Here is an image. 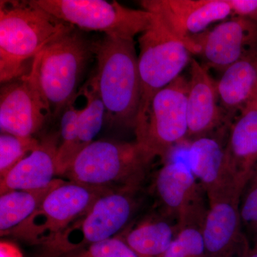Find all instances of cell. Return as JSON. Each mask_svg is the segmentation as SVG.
<instances>
[{"instance_id":"cell-28","label":"cell","mask_w":257,"mask_h":257,"mask_svg":"<svg viewBox=\"0 0 257 257\" xmlns=\"http://www.w3.org/2000/svg\"><path fill=\"white\" fill-rule=\"evenodd\" d=\"M162 257H192L188 249L175 237Z\"/></svg>"},{"instance_id":"cell-10","label":"cell","mask_w":257,"mask_h":257,"mask_svg":"<svg viewBox=\"0 0 257 257\" xmlns=\"http://www.w3.org/2000/svg\"><path fill=\"white\" fill-rule=\"evenodd\" d=\"M187 48L192 55L202 57L207 68L224 72L257 52V24L234 16L189 39Z\"/></svg>"},{"instance_id":"cell-4","label":"cell","mask_w":257,"mask_h":257,"mask_svg":"<svg viewBox=\"0 0 257 257\" xmlns=\"http://www.w3.org/2000/svg\"><path fill=\"white\" fill-rule=\"evenodd\" d=\"M152 160L136 141L99 140L82 150L62 176L92 188L131 190L140 183Z\"/></svg>"},{"instance_id":"cell-1","label":"cell","mask_w":257,"mask_h":257,"mask_svg":"<svg viewBox=\"0 0 257 257\" xmlns=\"http://www.w3.org/2000/svg\"><path fill=\"white\" fill-rule=\"evenodd\" d=\"M0 3V81L4 84L26 74L29 60L74 27L32 1Z\"/></svg>"},{"instance_id":"cell-15","label":"cell","mask_w":257,"mask_h":257,"mask_svg":"<svg viewBox=\"0 0 257 257\" xmlns=\"http://www.w3.org/2000/svg\"><path fill=\"white\" fill-rule=\"evenodd\" d=\"M225 152L233 178L243 190L257 163V93L231 126Z\"/></svg>"},{"instance_id":"cell-25","label":"cell","mask_w":257,"mask_h":257,"mask_svg":"<svg viewBox=\"0 0 257 257\" xmlns=\"http://www.w3.org/2000/svg\"><path fill=\"white\" fill-rule=\"evenodd\" d=\"M74 101H72L69 103L62 114L60 135L61 142L57 150L56 160L62 157L68 150L75 138L76 130L82 109H76L74 106Z\"/></svg>"},{"instance_id":"cell-3","label":"cell","mask_w":257,"mask_h":257,"mask_svg":"<svg viewBox=\"0 0 257 257\" xmlns=\"http://www.w3.org/2000/svg\"><path fill=\"white\" fill-rule=\"evenodd\" d=\"M97 66L92 76L110 124L135 127L141 85L134 40L105 35L94 42Z\"/></svg>"},{"instance_id":"cell-11","label":"cell","mask_w":257,"mask_h":257,"mask_svg":"<svg viewBox=\"0 0 257 257\" xmlns=\"http://www.w3.org/2000/svg\"><path fill=\"white\" fill-rule=\"evenodd\" d=\"M140 5L187 47L189 39L231 15L226 0H143Z\"/></svg>"},{"instance_id":"cell-20","label":"cell","mask_w":257,"mask_h":257,"mask_svg":"<svg viewBox=\"0 0 257 257\" xmlns=\"http://www.w3.org/2000/svg\"><path fill=\"white\" fill-rule=\"evenodd\" d=\"M85 97L87 104L79 116L73 143L67 152L56 160L57 176H62L74 159L93 140L101 130L105 119V109L92 77L79 91Z\"/></svg>"},{"instance_id":"cell-27","label":"cell","mask_w":257,"mask_h":257,"mask_svg":"<svg viewBox=\"0 0 257 257\" xmlns=\"http://www.w3.org/2000/svg\"><path fill=\"white\" fill-rule=\"evenodd\" d=\"M231 15L257 24V0H226Z\"/></svg>"},{"instance_id":"cell-26","label":"cell","mask_w":257,"mask_h":257,"mask_svg":"<svg viewBox=\"0 0 257 257\" xmlns=\"http://www.w3.org/2000/svg\"><path fill=\"white\" fill-rule=\"evenodd\" d=\"M245 189L242 202L240 204L241 221L257 226V163Z\"/></svg>"},{"instance_id":"cell-9","label":"cell","mask_w":257,"mask_h":257,"mask_svg":"<svg viewBox=\"0 0 257 257\" xmlns=\"http://www.w3.org/2000/svg\"><path fill=\"white\" fill-rule=\"evenodd\" d=\"M187 92L188 79L180 75L155 94L143 122L135 128L137 143L152 159L165 158L188 136Z\"/></svg>"},{"instance_id":"cell-13","label":"cell","mask_w":257,"mask_h":257,"mask_svg":"<svg viewBox=\"0 0 257 257\" xmlns=\"http://www.w3.org/2000/svg\"><path fill=\"white\" fill-rule=\"evenodd\" d=\"M188 136L195 139L208 136L224 120L217 82L211 78L208 68L197 60L190 62V78L187 96Z\"/></svg>"},{"instance_id":"cell-17","label":"cell","mask_w":257,"mask_h":257,"mask_svg":"<svg viewBox=\"0 0 257 257\" xmlns=\"http://www.w3.org/2000/svg\"><path fill=\"white\" fill-rule=\"evenodd\" d=\"M242 192L231 191L209 200L202 228L206 250L219 254L238 241L241 236L240 199Z\"/></svg>"},{"instance_id":"cell-29","label":"cell","mask_w":257,"mask_h":257,"mask_svg":"<svg viewBox=\"0 0 257 257\" xmlns=\"http://www.w3.org/2000/svg\"><path fill=\"white\" fill-rule=\"evenodd\" d=\"M0 257H23V255L15 243L8 241H1Z\"/></svg>"},{"instance_id":"cell-21","label":"cell","mask_w":257,"mask_h":257,"mask_svg":"<svg viewBox=\"0 0 257 257\" xmlns=\"http://www.w3.org/2000/svg\"><path fill=\"white\" fill-rule=\"evenodd\" d=\"M55 179L45 188L35 190L12 191L0 197V231L1 236L28 219L38 209L44 199L54 189L64 183Z\"/></svg>"},{"instance_id":"cell-19","label":"cell","mask_w":257,"mask_h":257,"mask_svg":"<svg viewBox=\"0 0 257 257\" xmlns=\"http://www.w3.org/2000/svg\"><path fill=\"white\" fill-rule=\"evenodd\" d=\"M217 89L225 114L240 112L257 93V52L225 69Z\"/></svg>"},{"instance_id":"cell-22","label":"cell","mask_w":257,"mask_h":257,"mask_svg":"<svg viewBox=\"0 0 257 257\" xmlns=\"http://www.w3.org/2000/svg\"><path fill=\"white\" fill-rule=\"evenodd\" d=\"M168 223L147 221L128 231L123 239L135 252L143 257H162L175 239Z\"/></svg>"},{"instance_id":"cell-18","label":"cell","mask_w":257,"mask_h":257,"mask_svg":"<svg viewBox=\"0 0 257 257\" xmlns=\"http://www.w3.org/2000/svg\"><path fill=\"white\" fill-rule=\"evenodd\" d=\"M197 180L188 164L182 161L168 162L157 175L159 197L168 209L178 214L181 222L184 224L198 202Z\"/></svg>"},{"instance_id":"cell-23","label":"cell","mask_w":257,"mask_h":257,"mask_svg":"<svg viewBox=\"0 0 257 257\" xmlns=\"http://www.w3.org/2000/svg\"><path fill=\"white\" fill-rule=\"evenodd\" d=\"M33 137L23 138L8 133L0 135V180L40 145Z\"/></svg>"},{"instance_id":"cell-7","label":"cell","mask_w":257,"mask_h":257,"mask_svg":"<svg viewBox=\"0 0 257 257\" xmlns=\"http://www.w3.org/2000/svg\"><path fill=\"white\" fill-rule=\"evenodd\" d=\"M130 191H114L101 196L86 214L42 246L40 257L71 256L94 243L114 237L133 213Z\"/></svg>"},{"instance_id":"cell-14","label":"cell","mask_w":257,"mask_h":257,"mask_svg":"<svg viewBox=\"0 0 257 257\" xmlns=\"http://www.w3.org/2000/svg\"><path fill=\"white\" fill-rule=\"evenodd\" d=\"M187 164L205 189L209 200L231 191H243L230 172L224 147L215 138L195 139L189 147Z\"/></svg>"},{"instance_id":"cell-5","label":"cell","mask_w":257,"mask_h":257,"mask_svg":"<svg viewBox=\"0 0 257 257\" xmlns=\"http://www.w3.org/2000/svg\"><path fill=\"white\" fill-rule=\"evenodd\" d=\"M138 41L141 99L135 128L143 122L155 94L179 77L192 60L185 43L174 36L156 15Z\"/></svg>"},{"instance_id":"cell-2","label":"cell","mask_w":257,"mask_h":257,"mask_svg":"<svg viewBox=\"0 0 257 257\" xmlns=\"http://www.w3.org/2000/svg\"><path fill=\"white\" fill-rule=\"evenodd\" d=\"M94 55V42L75 28L52 40L35 57L28 74L40 92L51 117L75 101L77 88Z\"/></svg>"},{"instance_id":"cell-6","label":"cell","mask_w":257,"mask_h":257,"mask_svg":"<svg viewBox=\"0 0 257 257\" xmlns=\"http://www.w3.org/2000/svg\"><path fill=\"white\" fill-rule=\"evenodd\" d=\"M52 16L82 30L132 39L151 27L155 15L145 10H133L102 0H32Z\"/></svg>"},{"instance_id":"cell-30","label":"cell","mask_w":257,"mask_h":257,"mask_svg":"<svg viewBox=\"0 0 257 257\" xmlns=\"http://www.w3.org/2000/svg\"><path fill=\"white\" fill-rule=\"evenodd\" d=\"M249 257H257V253H253V254L251 255V256Z\"/></svg>"},{"instance_id":"cell-16","label":"cell","mask_w":257,"mask_h":257,"mask_svg":"<svg viewBox=\"0 0 257 257\" xmlns=\"http://www.w3.org/2000/svg\"><path fill=\"white\" fill-rule=\"evenodd\" d=\"M60 135L47 137L35 151L23 159L0 182L2 194L12 191L45 188L55 180Z\"/></svg>"},{"instance_id":"cell-8","label":"cell","mask_w":257,"mask_h":257,"mask_svg":"<svg viewBox=\"0 0 257 257\" xmlns=\"http://www.w3.org/2000/svg\"><path fill=\"white\" fill-rule=\"evenodd\" d=\"M109 192L65 182L52 191L28 219L3 236L43 246L86 214L99 197Z\"/></svg>"},{"instance_id":"cell-24","label":"cell","mask_w":257,"mask_h":257,"mask_svg":"<svg viewBox=\"0 0 257 257\" xmlns=\"http://www.w3.org/2000/svg\"><path fill=\"white\" fill-rule=\"evenodd\" d=\"M69 257H143L130 247L123 238L114 236L94 243Z\"/></svg>"},{"instance_id":"cell-12","label":"cell","mask_w":257,"mask_h":257,"mask_svg":"<svg viewBox=\"0 0 257 257\" xmlns=\"http://www.w3.org/2000/svg\"><path fill=\"white\" fill-rule=\"evenodd\" d=\"M51 117L28 74L3 84L0 91L1 133L28 138Z\"/></svg>"}]
</instances>
